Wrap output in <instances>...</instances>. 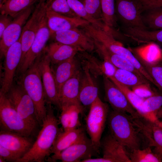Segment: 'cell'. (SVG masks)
<instances>
[{"mask_svg":"<svg viewBox=\"0 0 162 162\" xmlns=\"http://www.w3.org/2000/svg\"><path fill=\"white\" fill-rule=\"evenodd\" d=\"M80 61L82 69L80 82L79 100L83 107H90L99 97L98 89L87 64L84 61Z\"/></svg>","mask_w":162,"mask_h":162,"instance_id":"18","label":"cell"},{"mask_svg":"<svg viewBox=\"0 0 162 162\" xmlns=\"http://www.w3.org/2000/svg\"><path fill=\"white\" fill-rule=\"evenodd\" d=\"M162 122V118L159 119Z\"/></svg>","mask_w":162,"mask_h":162,"instance_id":"48","label":"cell"},{"mask_svg":"<svg viewBox=\"0 0 162 162\" xmlns=\"http://www.w3.org/2000/svg\"><path fill=\"white\" fill-rule=\"evenodd\" d=\"M46 115L42 126L30 150L19 162H44L50 156L51 148L61 130L53 105L46 103Z\"/></svg>","mask_w":162,"mask_h":162,"instance_id":"2","label":"cell"},{"mask_svg":"<svg viewBox=\"0 0 162 162\" xmlns=\"http://www.w3.org/2000/svg\"><path fill=\"white\" fill-rule=\"evenodd\" d=\"M84 107L81 104H72L62 107L59 122L64 130L74 129L81 127L79 116L83 113Z\"/></svg>","mask_w":162,"mask_h":162,"instance_id":"22","label":"cell"},{"mask_svg":"<svg viewBox=\"0 0 162 162\" xmlns=\"http://www.w3.org/2000/svg\"><path fill=\"white\" fill-rule=\"evenodd\" d=\"M99 153L94 148L90 138L85 134L73 144L59 154L49 156L46 161L63 162H83L92 158Z\"/></svg>","mask_w":162,"mask_h":162,"instance_id":"7","label":"cell"},{"mask_svg":"<svg viewBox=\"0 0 162 162\" xmlns=\"http://www.w3.org/2000/svg\"><path fill=\"white\" fill-rule=\"evenodd\" d=\"M36 139L10 132L0 131V145L15 153L21 158L32 148Z\"/></svg>","mask_w":162,"mask_h":162,"instance_id":"17","label":"cell"},{"mask_svg":"<svg viewBox=\"0 0 162 162\" xmlns=\"http://www.w3.org/2000/svg\"><path fill=\"white\" fill-rule=\"evenodd\" d=\"M151 129L154 145L153 151L162 160V128L151 122Z\"/></svg>","mask_w":162,"mask_h":162,"instance_id":"39","label":"cell"},{"mask_svg":"<svg viewBox=\"0 0 162 162\" xmlns=\"http://www.w3.org/2000/svg\"><path fill=\"white\" fill-rule=\"evenodd\" d=\"M51 37L55 41L77 47L82 51L90 52L95 49L94 40L81 28L57 32Z\"/></svg>","mask_w":162,"mask_h":162,"instance_id":"16","label":"cell"},{"mask_svg":"<svg viewBox=\"0 0 162 162\" xmlns=\"http://www.w3.org/2000/svg\"><path fill=\"white\" fill-rule=\"evenodd\" d=\"M47 6L46 0H39L23 28L21 36L22 57L18 68L22 64L34 40Z\"/></svg>","mask_w":162,"mask_h":162,"instance_id":"8","label":"cell"},{"mask_svg":"<svg viewBox=\"0 0 162 162\" xmlns=\"http://www.w3.org/2000/svg\"><path fill=\"white\" fill-rule=\"evenodd\" d=\"M118 82L130 88L145 83H151L147 80L134 73L118 68L114 77Z\"/></svg>","mask_w":162,"mask_h":162,"instance_id":"32","label":"cell"},{"mask_svg":"<svg viewBox=\"0 0 162 162\" xmlns=\"http://www.w3.org/2000/svg\"><path fill=\"white\" fill-rule=\"evenodd\" d=\"M124 34L138 43L156 42L162 45V29L150 30L123 27Z\"/></svg>","mask_w":162,"mask_h":162,"instance_id":"27","label":"cell"},{"mask_svg":"<svg viewBox=\"0 0 162 162\" xmlns=\"http://www.w3.org/2000/svg\"><path fill=\"white\" fill-rule=\"evenodd\" d=\"M94 40L95 49L102 57L107 60L117 68L131 71L146 79L129 61L122 56L114 53L99 42ZM147 80V79H146Z\"/></svg>","mask_w":162,"mask_h":162,"instance_id":"26","label":"cell"},{"mask_svg":"<svg viewBox=\"0 0 162 162\" xmlns=\"http://www.w3.org/2000/svg\"><path fill=\"white\" fill-rule=\"evenodd\" d=\"M67 1L70 8L78 16L94 26L108 31L110 30L103 22L96 20L91 16L79 0H67Z\"/></svg>","mask_w":162,"mask_h":162,"instance_id":"34","label":"cell"},{"mask_svg":"<svg viewBox=\"0 0 162 162\" xmlns=\"http://www.w3.org/2000/svg\"><path fill=\"white\" fill-rule=\"evenodd\" d=\"M103 76L105 98L113 110L126 112L134 118H142L121 89L110 79L104 76Z\"/></svg>","mask_w":162,"mask_h":162,"instance_id":"14","label":"cell"},{"mask_svg":"<svg viewBox=\"0 0 162 162\" xmlns=\"http://www.w3.org/2000/svg\"><path fill=\"white\" fill-rule=\"evenodd\" d=\"M44 50L51 65L66 60L76 56L79 52L83 51L77 47L57 41L46 46Z\"/></svg>","mask_w":162,"mask_h":162,"instance_id":"23","label":"cell"},{"mask_svg":"<svg viewBox=\"0 0 162 162\" xmlns=\"http://www.w3.org/2000/svg\"><path fill=\"white\" fill-rule=\"evenodd\" d=\"M22 54L20 37L17 41L9 47L4 56V72L0 93L6 94L13 84L20 62Z\"/></svg>","mask_w":162,"mask_h":162,"instance_id":"13","label":"cell"},{"mask_svg":"<svg viewBox=\"0 0 162 162\" xmlns=\"http://www.w3.org/2000/svg\"><path fill=\"white\" fill-rule=\"evenodd\" d=\"M156 116L158 119L162 118V106L158 112Z\"/></svg>","mask_w":162,"mask_h":162,"instance_id":"45","label":"cell"},{"mask_svg":"<svg viewBox=\"0 0 162 162\" xmlns=\"http://www.w3.org/2000/svg\"><path fill=\"white\" fill-rule=\"evenodd\" d=\"M85 134L84 129L81 127L68 130H61L51 148L50 154H59L77 141Z\"/></svg>","mask_w":162,"mask_h":162,"instance_id":"24","label":"cell"},{"mask_svg":"<svg viewBox=\"0 0 162 162\" xmlns=\"http://www.w3.org/2000/svg\"><path fill=\"white\" fill-rule=\"evenodd\" d=\"M107 119L110 134L128 151L152 146L144 118H134L126 112L113 110Z\"/></svg>","mask_w":162,"mask_h":162,"instance_id":"1","label":"cell"},{"mask_svg":"<svg viewBox=\"0 0 162 162\" xmlns=\"http://www.w3.org/2000/svg\"><path fill=\"white\" fill-rule=\"evenodd\" d=\"M7 97L20 116L34 127L40 129L36 114L34 104L23 87L16 81L14 82Z\"/></svg>","mask_w":162,"mask_h":162,"instance_id":"6","label":"cell"},{"mask_svg":"<svg viewBox=\"0 0 162 162\" xmlns=\"http://www.w3.org/2000/svg\"><path fill=\"white\" fill-rule=\"evenodd\" d=\"M131 162H160V158L155 154L151 147L128 151Z\"/></svg>","mask_w":162,"mask_h":162,"instance_id":"35","label":"cell"},{"mask_svg":"<svg viewBox=\"0 0 162 162\" xmlns=\"http://www.w3.org/2000/svg\"><path fill=\"white\" fill-rule=\"evenodd\" d=\"M34 5L24 10L15 17L0 38V58L4 56L8 49L17 41L21 35L23 28L32 13Z\"/></svg>","mask_w":162,"mask_h":162,"instance_id":"12","label":"cell"},{"mask_svg":"<svg viewBox=\"0 0 162 162\" xmlns=\"http://www.w3.org/2000/svg\"><path fill=\"white\" fill-rule=\"evenodd\" d=\"M39 55L33 64L25 72L16 78V80L23 87L33 101L37 119L41 128L46 117V110L42 78L38 68Z\"/></svg>","mask_w":162,"mask_h":162,"instance_id":"3","label":"cell"},{"mask_svg":"<svg viewBox=\"0 0 162 162\" xmlns=\"http://www.w3.org/2000/svg\"><path fill=\"white\" fill-rule=\"evenodd\" d=\"M128 48L138 61L151 64L162 63V50L154 42Z\"/></svg>","mask_w":162,"mask_h":162,"instance_id":"25","label":"cell"},{"mask_svg":"<svg viewBox=\"0 0 162 162\" xmlns=\"http://www.w3.org/2000/svg\"><path fill=\"white\" fill-rule=\"evenodd\" d=\"M141 3L143 10L162 7V0H138Z\"/></svg>","mask_w":162,"mask_h":162,"instance_id":"44","label":"cell"},{"mask_svg":"<svg viewBox=\"0 0 162 162\" xmlns=\"http://www.w3.org/2000/svg\"><path fill=\"white\" fill-rule=\"evenodd\" d=\"M50 36L46 12L32 46L26 54L22 64L16 70L15 78L18 77L25 72L33 64L46 47Z\"/></svg>","mask_w":162,"mask_h":162,"instance_id":"10","label":"cell"},{"mask_svg":"<svg viewBox=\"0 0 162 162\" xmlns=\"http://www.w3.org/2000/svg\"><path fill=\"white\" fill-rule=\"evenodd\" d=\"M162 92V63L151 64L139 61Z\"/></svg>","mask_w":162,"mask_h":162,"instance_id":"37","label":"cell"},{"mask_svg":"<svg viewBox=\"0 0 162 162\" xmlns=\"http://www.w3.org/2000/svg\"><path fill=\"white\" fill-rule=\"evenodd\" d=\"M38 68L43 86L45 100L60 111L61 106L50 59L44 49L39 55Z\"/></svg>","mask_w":162,"mask_h":162,"instance_id":"9","label":"cell"},{"mask_svg":"<svg viewBox=\"0 0 162 162\" xmlns=\"http://www.w3.org/2000/svg\"><path fill=\"white\" fill-rule=\"evenodd\" d=\"M0 130L36 139L40 129L23 120L11 104L6 94L0 93Z\"/></svg>","mask_w":162,"mask_h":162,"instance_id":"4","label":"cell"},{"mask_svg":"<svg viewBox=\"0 0 162 162\" xmlns=\"http://www.w3.org/2000/svg\"><path fill=\"white\" fill-rule=\"evenodd\" d=\"M101 158H90L83 162H131L126 148L110 134L101 141Z\"/></svg>","mask_w":162,"mask_h":162,"instance_id":"15","label":"cell"},{"mask_svg":"<svg viewBox=\"0 0 162 162\" xmlns=\"http://www.w3.org/2000/svg\"><path fill=\"white\" fill-rule=\"evenodd\" d=\"M109 110L107 104L98 97L90 106L86 118V130L94 148L99 153Z\"/></svg>","mask_w":162,"mask_h":162,"instance_id":"5","label":"cell"},{"mask_svg":"<svg viewBox=\"0 0 162 162\" xmlns=\"http://www.w3.org/2000/svg\"><path fill=\"white\" fill-rule=\"evenodd\" d=\"M150 83H145L132 87L131 90L137 95L146 99L155 94L158 91L152 89Z\"/></svg>","mask_w":162,"mask_h":162,"instance_id":"40","label":"cell"},{"mask_svg":"<svg viewBox=\"0 0 162 162\" xmlns=\"http://www.w3.org/2000/svg\"><path fill=\"white\" fill-rule=\"evenodd\" d=\"M76 56L55 64H51L58 94L63 84L80 68L79 60Z\"/></svg>","mask_w":162,"mask_h":162,"instance_id":"21","label":"cell"},{"mask_svg":"<svg viewBox=\"0 0 162 162\" xmlns=\"http://www.w3.org/2000/svg\"><path fill=\"white\" fill-rule=\"evenodd\" d=\"M116 15L124 27L148 30L142 19V5L137 0H116Z\"/></svg>","mask_w":162,"mask_h":162,"instance_id":"11","label":"cell"},{"mask_svg":"<svg viewBox=\"0 0 162 162\" xmlns=\"http://www.w3.org/2000/svg\"><path fill=\"white\" fill-rule=\"evenodd\" d=\"M87 13L94 19L103 21L101 0H79Z\"/></svg>","mask_w":162,"mask_h":162,"instance_id":"38","label":"cell"},{"mask_svg":"<svg viewBox=\"0 0 162 162\" xmlns=\"http://www.w3.org/2000/svg\"><path fill=\"white\" fill-rule=\"evenodd\" d=\"M39 0H6L0 5L1 14L14 18L20 13L34 5Z\"/></svg>","mask_w":162,"mask_h":162,"instance_id":"29","label":"cell"},{"mask_svg":"<svg viewBox=\"0 0 162 162\" xmlns=\"http://www.w3.org/2000/svg\"><path fill=\"white\" fill-rule=\"evenodd\" d=\"M82 74L80 68L62 86L58 93L61 107L70 104H81L79 95Z\"/></svg>","mask_w":162,"mask_h":162,"instance_id":"20","label":"cell"},{"mask_svg":"<svg viewBox=\"0 0 162 162\" xmlns=\"http://www.w3.org/2000/svg\"><path fill=\"white\" fill-rule=\"evenodd\" d=\"M110 79L123 92L131 104L141 116L147 120L143 107L145 99L137 95L131 89L118 82L113 77Z\"/></svg>","mask_w":162,"mask_h":162,"instance_id":"31","label":"cell"},{"mask_svg":"<svg viewBox=\"0 0 162 162\" xmlns=\"http://www.w3.org/2000/svg\"><path fill=\"white\" fill-rule=\"evenodd\" d=\"M103 76L109 79L114 77L118 68L107 60L103 59Z\"/></svg>","mask_w":162,"mask_h":162,"instance_id":"42","label":"cell"},{"mask_svg":"<svg viewBox=\"0 0 162 162\" xmlns=\"http://www.w3.org/2000/svg\"><path fill=\"white\" fill-rule=\"evenodd\" d=\"M46 16L51 36L57 32L79 28L90 23L80 17H69L51 10H46Z\"/></svg>","mask_w":162,"mask_h":162,"instance_id":"19","label":"cell"},{"mask_svg":"<svg viewBox=\"0 0 162 162\" xmlns=\"http://www.w3.org/2000/svg\"><path fill=\"white\" fill-rule=\"evenodd\" d=\"M143 12L141 13L142 21L148 30L162 29V7L150 8Z\"/></svg>","mask_w":162,"mask_h":162,"instance_id":"30","label":"cell"},{"mask_svg":"<svg viewBox=\"0 0 162 162\" xmlns=\"http://www.w3.org/2000/svg\"><path fill=\"white\" fill-rule=\"evenodd\" d=\"M0 157L6 162H19L21 157L14 152L0 145Z\"/></svg>","mask_w":162,"mask_h":162,"instance_id":"41","label":"cell"},{"mask_svg":"<svg viewBox=\"0 0 162 162\" xmlns=\"http://www.w3.org/2000/svg\"><path fill=\"white\" fill-rule=\"evenodd\" d=\"M0 162H5L6 161L3 158L0 157Z\"/></svg>","mask_w":162,"mask_h":162,"instance_id":"46","label":"cell"},{"mask_svg":"<svg viewBox=\"0 0 162 162\" xmlns=\"http://www.w3.org/2000/svg\"><path fill=\"white\" fill-rule=\"evenodd\" d=\"M103 21L106 26L112 30L117 26V19L114 0H101Z\"/></svg>","mask_w":162,"mask_h":162,"instance_id":"33","label":"cell"},{"mask_svg":"<svg viewBox=\"0 0 162 162\" xmlns=\"http://www.w3.org/2000/svg\"><path fill=\"white\" fill-rule=\"evenodd\" d=\"M14 18L10 15L2 14L0 15V38L5 30L13 21Z\"/></svg>","mask_w":162,"mask_h":162,"instance_id":"43","label":"cell"},{"mask_svg":"<svg viewBox=\"0 0 162 162\" xmlns=\"http://www.w3.org/2000/svg\"><path fill=\"white\" fill-rule=\"evenodd\" d=\"M6 0H0V5L2 4Z\"/></svg>","mask_w":162,"mask_h":162,"instance_id":"47","label":"cell"},{"mask_svg":"<svg viewBox=\"0 0 162 162\" xmlns=\"http://www.w3.org/2000/svg\"><path fill=\"white\" fill-rule=\"evenodd\" d=\"M162 106V92L157 91L152 96L145 99L143 105L147 120L162 128V122L157 118L158 112Z\"/></svg>","mask_w":162,"mask_h":162,"instance_id":"28","label":"cell"},{"mask_svg":"<svg viewBox=\"0 0 162 162\" xmlns=\"http://www.w3.org/2000/svg\"><path fill=\"white\" fill-rule=\"evenodd\" d=\"M46 10L70 17H79L70 7L67 0H46Z\"/></svg>","mask_w":162,"mask_h":162,"instance_id":"36","label":"cell"}]
</instances>
